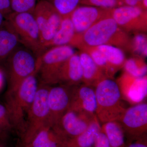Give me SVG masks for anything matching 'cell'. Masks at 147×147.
I'll return each instance as SVG.
<instances>
[{"instance_id": "obj_1", "label": "cell", "mask_w": 147, "mask_h": 147, "mask_svg": "<svg viewBox=\"0 0 147 147\" xmlns=\"http://www.w3.org/2000/svg\"><path fill=\"white\" fill-rule=\"evenodd\" d=\"M131 36L121 28L111 14L100 19L81 35L75 34L69 45L81 48L110 45L129 51Z\"/></svg>"}, {"instance_id": "obj_2", "label": "cell", "mask_w": 147, "mask_h": 147, "mask_svg": "<svg viewBox=\"0 0 147 147\" xmlns=\"http://www.w3.org/2000/svg\"><path fill=\"white\" fill-rule=\"evenodd\" d=\"M38 69L22 82L16 90L6 92L4 105L13 129L21 135L26 130L27 116L38 88Z\"/></svg>"}, {"instance_id": "obj_3", "label": "cell", "mask_w": 147, "mask_h": 147, "mask_svg": "<svg viewBox=\"0 0 147 147\" xmlns=\"http://www.w3.org/2000/svg\"><path fill=\"white\" fill-rule=\"evenodd\" d=\"M3 64L7 81L6 92L17 89L22 82L37 69V58L32 52L20 44L7 58Z\"/></svg>"}, {"instance_id": "obj_4", "label": "cell", "mask_w": 147, "mask_h": 147, "mask_svg": "<svg viewBox=\"0 0 147 147\" xmlns=\"http://www.w3.org/2000/svg\"><path fill=\"white\" fill-rule=\"evenodd\" d=\"M95 92L97 101L96 112L101 121H115L121 117L123 110L120 105L121 90L118 83L105 77L96 84Z\"/></svg>"}, {"instance_id": "obj_5", "label": "cell", "mask_w": 147, "mask_h": 147, "mask_svg": "<svg viewBox=\"0 0 147 147\" xmlns=\"http://www.w3.org/2000/svg\"><path fill=\"white\" fill-rule=\"evenodd\" d=\"M5 19L18 36L21 45L32 52L37 59L40 57L45 50L33 13L12 12Z\"/></svg>"}, {"instance_id": "obj_6", "label": "cell", "mask_w": 147, "mask_h": 147, "mask_svg": "<svg viewBox=\"0 0 147 147\" xmlns=\"http://www.w3.org/2000/svg\"><path fill=\"white\" fill-rule=\"evenodd\" d=\"M76 53L74 47L65 45L51 47L37 59L39 82L46 85L58 84V77L62 66Z\"/></svg>"}, {"instance_id": "obj_7", "label": "cell", "mask_w": 147, "mask_h": 147, "mask_svg": "<svg viewBox=\"0 0 147 147\" xmlns=\"http://www.w3.org/2000/svg\"><path fill=\"white\" fill-rule=\"evenodd\" d=\"M50 86L39 82L34 100L27 116L26 130L21 137L24 146L28 144L35 134L41 129L51 126L49 123L47 99Z\"/></svg>"}, {"instance_id": "obj_8", "label": "cell", "mask_w": 147, "mask_h": 147, "mask_svg": "<svg viewBox=\"0 0 147 147\" xmlns=\"http://www.w3.org/2000/svg\"><path fill=\"white\" fill-rule=\"evenodd\" d=\"M33 14L39 29L42 46L46 50V45L57 31L62 16L46 0H40Z\"/></svg>"}, {"instance_id": "obj_9", "label": "cell", "mask_w": 147, "mask_h": 147, "mask_svg": "<svg viewBox=\"0 0 147 147\" xmlns=\"http://www.w3.org/2000/svg\"><path fill=\"white\" fill-rule=\"evenodd\" d=\"M110 13L119 26L127 33L146 32L147 10L139 7L123 5L110 9Z\"/></svg>"}, {"instance_id": "obj_10", "label": "cell", "mask_w": 147, "mask_h": 147, "mask_svg": "<svg viewBox=\"0 0 147 147\" xmlns=\"http://www.w3.org/2000/svg\"><path fill=\"white\" fill-rule=\"evenodd\" d=\"M121 119V126L129 142L145 135L147 131L146 103H141L129 108Z\"/></svg>"}, {"instance_id": "obj_11", "label": "cell", "mask_w": 147, "mask_h": 147, "mask_svg": "<svg viewBox=\"0 0 147 147\" xmlns=\"http://www.w3.org/2000/svg\"><path fill=\"white\" fill-rule=\"evenodd\" d=\"M72 87L63 85L50 86L47 99L49 123L52 127L57 123L62 116L69 109Z\"/></svg>"}, {"instance_id": "obj_12", "label": "cell", "mask_w": 147, "mask_h": 147, "mask_svg": "<svg viewBox=\"0 0 147 147\" xmlns=\"http://www.w3.org/2000/svg\"><path fill=\"white\" fill-rule=\"evenodd\" d=\"M110 14V9L90 5H79L69 17L73 24L75 34L81 35L100 19Z\"/></svg>"}, {"instance_id": "obj_13", "label": "cell", "mask_w": 147, "mask_h": 147, "mask_svg": "<svg viewBox=\"0 0 147 147\" xmlns=\"http://www.w3.org/2000/svg\"><path fill=\"white\" fill-rule=\"evenodd\" d=\"M80 112L68 110L57 123L52 127L55 132L66 142L83 133L90 123L83 118Z\"/></svg>"}, {"instance_id": "obj_14", "label": "cell", "mask_w": 147, "mask_h": 147, "mask_svg": "<svg viewBox=\"0 0 147 147\" xmlns=\"http://www.w3.org/2000/svg\"><path fill=\"white\" fill-rule=\"evenodd\" d=\"M118 84L122 90L125 92L130 101L139 103L144 100L147 95V76L135 78L125 72L119 79Z\"/></svg>"}, {"instance_id": "obj_15", "label": "cell", "mask_w": 147, "mask_h": 147, "mask_svg": "<svg viewBox=\"0 0 147 147\" xmlns=\"http://www.w3.org/2000/svg\"><path fill=\"white\" fill-rule=\"evenodd\" d=\"M97 101L95 91L86 85L76 88L72 86L71 103L69 110L85 111L90 113L96 111Z\"/></svg>"}, {"instance_id": "obj_16", "label": "cell", "mask_w": 147, "mask_h": 147, "mask_svg": "<svg viewBox=\"0 0 147 147\" xmlns=\"http://www.w3.org/2000/svg\"><path fill=\"white\" fill-rule=\"evenodd\" d=\"M83 69L79 53H75L62 66L58 77V84L74 86L83 82Z\"/></svg>"}, {"instance_id": "obj_17", "label": "cell", "mask_w": 147, "mask_h": 147, "mask_svg": "<svg viewBox=\"0 0 147 147\" xmlns=\"http://www.w3.org/2000/svg\"><path fill=\"white\" fill-rule=\"evenodd\" d=\"M66 141L55 132L52 127L45 126L36 132L28 144L31 147H64Z\"/></svg>"}, {"instance_id": "obj_18", "label": "cell", "mask_w": 147, "mask_h": 147, "mask_svg": "<svg viewBox=\"0 0 147 147\" xmlns=\"http://www.w3.org/2000/svg\"><path fill=\"white\" fill-rule=\"evenodd\" d=\"M20 44L18 36L5 21L4 26L0 28V64H3Z\"/></svg>"}, {"instance_id": "obj_19", "label": "cell", "mask_w": 147, "mask_h": 147, "mask_svg": "<svg viewBox=\"0 0 147 147\" xmlns=\"http://www.w3.org/2000/svg\"><path fill=\"white\" fill-rule=\"evenodd\" d=\"M79 55L83 69V81L86 85L96 84L100 79L106 77L88 54L80 51Z\"/></svg>"}, {"instance_id": "obj_20", "label": "cell", "mask_w": 147, "mask_h": 147, "mask_svg": "<svg viewBox=\"0 0 147 147\" xmlns=\"http://www.w3.org/2000/svg\"><path fill=\"white\" fill-rule=\"evenodd\" d=\"M75 34V30L70 17H63L57 31L46 45V50L52 47L69 45Z\"/></svg>"}, {"instance_id": "obj_21", "label": "cell", "mask_w": 147, "mask_h": 147, "mask_svg": "<svg viewBox=\"0 0 147 147\" xmlns=\"http://www.w3.org/2000/svg\"><path fill=\"white\" fill-rule=\"evenodd\" d=\"M101 130L98 123L96 120L92 121L83 133L67 141L64 147L93 146L98 134Z\"/></svg>"}, {"instance_id": "obj_22", "label": "cell", "mask_w": 147, "mask_h": 147, "mask_svg": "<svg viewBox=\"0 0 147 147\" xmlns=\"http://www.w3.org/2000/svg\"><path fill=\"white\" fill-rule=\"evenodd\" d=\"M96 47L105 56L113 74L123 67L126 59L123 50L110 45H101Z\"/></svg>"}, {"instance_id": "obj_23", "label": "cell", "mask_w": 147, "mask_h": 147, "mask_svg": "<svg viewBox=\"0 0 147 147\" xmlns=\"http://www.w3.org/2000/svg\"><path fill=\"white\" fill-rule=\"evenodd\" d=\"M101 130L106 135L111 147H126L123 129L115 121L105 123Z\"/></svg>"}, {"instance_id": "obj_24", "label": "cell", "mask_w": 147, "mask_h": 147, "mask_svg": "<svg viewBox=\"0 0 147 147\" xmlns=\"http://www.w3.org/2000/svg\"><path fill=\"white\" fill-rule=\"evenodd\" d=\"M125 72L135 78L146 76L147 66L144 58L134 56L126 59L123 66Z\"/></svg>"}, {"instance_id": "obj_25", "label": "cell", "mask_w": 147, "mask_h": 147, "mask_svg": "<svg viewBox=\"0 0 147 147\" xmlns=\"http://www.w3.org/2000/svg\"><path fill=\"white\" fill-rule=\"evenodd\" d=\"M79 49L80 51H84L90 55L106 77L110 78L113 76L105 56L96 47H83Z\"/></svg>"}, {"instance_id": "obj_26", "label": "cell", "mask_w": 147, "mask_h": 147, "mask_svg": "<svg viewBox=\"0 0 147 147\" xmlns=\"http://www.w3.org/2000/svg\"><path fill=\"white\" fill-rule=\"evenodd\" d=\"M131 37L129 51L134 56L146 58L147 56V38L146 33L137 32Z\"/></svg>"}, {"instance_id": "obj_27", "label": "cell", "mask_w": 147, "mask_h": 147, "mask_svg": "<svg viewBox=\"0 0 147 147\" xmlns=\"http://www.w3.org/2000/svg\"><path fill=\"white\" fill-rule=\"evenodd\" d=\"M63 17H68L79 6L82 0H46Z\"/></svg>"}, {"instance_id": "obj_28", "label": "cell", "mask_w": 147, "mask_h": 147, "mask_svg": "<svg viewBox=\"0 0 147 147\" xmlns=\"http://www.w3.org/2000/svg\"><path fill=\"white\" fill-rule=\"evenodd\" d=\"M40 0H11V8L13 13H33Z\"/></svg>"}, {"instance_id": "obj_29", "label": "cell", "mask_w": 147, "mask_h": 147, "mask_svg": "<svg viewBox=\"0 0 147 147\" xmlns=\"http://www.w3.org/2000/svg\"><path fill=\"white\" fill-rule=\"evenodd\" d=\"M81 3L108 9L123 5L119 0H82Z\"/></svg>"}, {"instance_id": "obj_30", "label": "cell", "mask_w": 147, "mask_h": 147, "mask_svg": "<svg viewBox=\"0 0 147 147\" xmlns=\"http://www.w3.org/2000/svg\"><path fill=\"white\" fill-rule=\"evenodd\" d=\"M13 129L10 118L5 105L0 103V133L4 135Z\"/></svg>"}, {"instance_id": "obj_31", "label": "cell", "mask_w": 147, "mask_h": 147, "mask_svg": "<svg viewBox=\"0 0 147 147\" xmlns=\"http://www.w3.org/2000/svg\"><path fill=\"white\" fill-rule=\"evenodd\" d=\"M94 146V147H111L108 138L102 130L98 134Z\"/></svg>"}, {"instance_id": "obj_32", "label": "cell", "mask_w": 147, "mask_h": 147, "mask_svg": "<svg viewBox=\"0 0 147 147\" xmlns=\"http://www.w3.org/2000/svg\"><path fill=\"white\" fill-rule=\"evenodd\" d=\"M0 12L5 18L12 13L11 8V0H0Z\"/></svg>"}, {"instance_id": "obj_33", "label": "cell", "mask_w": 147, "mask_h": 147, "mask_svg": "<svg viewBox=\"0 0 147 147\" xmlns=\"http://www.w3.org/2000/svg\"><path fill=\"white\" fill-rule=\"evenodd\" d=\"M126 147H147L146 134L129 142Z\"/></svg>"}, {"instance_id": "obj_34", "label": "cell", "mask_w": 147, "mask_h": 147, "mask_svg": "<svg viewBox=\"0 0 147 147\" xmlns=\"http://www.w3.org/2000/svg\"><path fill=\"white\" fill-rule=\"evenodd\" d=\"M119 1H120L123 5L130 6H137L141 7L142 0H119Z\"/></svg>"}, {"instance_id": "obj_35", "label": "cell", "mask_w": 147, "mask_h": 147, "mask_svg": "<svg viewBox=\"0 0 147 147\" xmlns=\"http://www.w3.org/2000/svg\"><path fill=\"white\" fill-rule=\"evenodd\" d=\"M5 73L2 68L0 67V92L2 89L4 84Z\"/></svg>"}, {"instance_id": "obj_36", "label": "cell", "mask_w": 147, "mask_h": 147, "mask_svg": "<svg viewBox=\"0 0 147 147\" xmlns=\"http://www.w3.org/2000/svg\"><path fill=\"white\" fill-rule=\"evenodd\" d=\"M5 19L2 13L0 12V28L4 26L5 24Z\"/></svg>"}, {"instance_id": "obj_37", "label": "cell", "mask_w": 147, "mask_h": 147, "mask_svg": "<svg viewBox=\"0 0 147 147\" xmlns=\"http://www.w3.org/2000/svg\"><path fill=\"white\" fill-rule=\"evenodd\" d=\"M0 147H7L6 146H5V145H4L2 143L0 142Z\"/></svg>"}, {"instance_id": "obj_38", "label": "cell", "mask_w": 147, "mask_h": 147, "mask_svg": "<svg viewBox=\"0 0 147 147\" xmlns=\"http://www.w3.org/2000/svg\"><path fill=\"white\" fill-rule=\"evenodd\" d=\"M4 135L2 134L1 133H0V138H2L3 137Z\"/></svg>"}, {"instance_id": "obj_39", "label": "cell", "mask_w": 147, "mask_h": 147, "mask_svg": "<svg viewBox=\"0 0 147 147\" xmlns=\"http://www.w3.org/2000/svg\"><path fill=\"white\" fill-rule=\"evenodd\" d=\"M31 147L29 146H24V147Z\"/></svg>"}]
</instances>
